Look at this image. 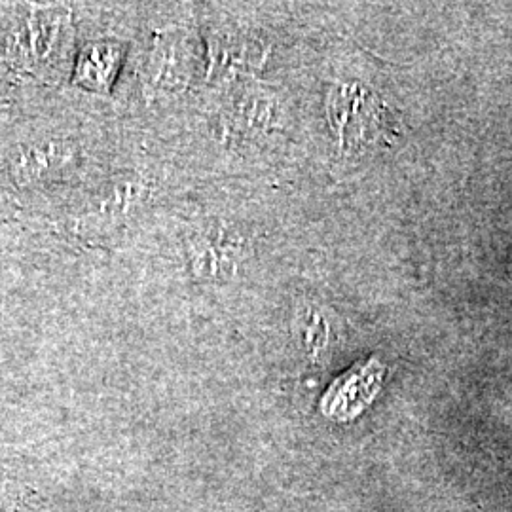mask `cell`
<instances>
[{"mask_svg": "<svg viewBox=\"0 0 512 512\" xmlns=\"http://www.w3.org/2000/svg\"><path fill=\"white\" fill-rule=\"evenodd\" d=\"M73 42L71 12L63 6H29L8 42V54L23 71L50 76L61 71Z\"/></svg>", "mask_w": 512, "mask_h": 512, "instance_id": "6da1fadb", "label": "cell"}, {"mask_svg": "<svg viewBox=\"0 0 512 512\" xmlns=\"http://www.w3.org/2000/svg\"><path fill=\"white\" fill-rule=\"evenodd\" d=\"M198 40L186 27H165L156 33L143 73L148 103L171 99L188 90L198 69Z\"/></svg>", "mask_w": 512, "mask_h": 512, "instance_id": "7a4b0ae2", "label": "cell"}, {"mask_svg": "<svg viewBox=\"0 0 512 512\" xmlns=\"http://www.w3.org/2000/svg\"><path fill=\"white\" fill-rule=\"evenodd\" d=\"M329 124L344 150H359L378 131V103L359 82H340L329 93Z\"/></svg>", "mask_w": 512, "mask_h": 512, "instance_id": "3957f363", "label": "cell"}, {"mask_svg": "<svg viewBox=\"0 0 512 512\" xmlns=\"http://www.w3.org/2000/svg\"><path fill=\"white\" fill-rule=\"evenodd\" d=\"M78 162V152L67 139H37L19 145L8 158V175L18 186L52 181L67 173Z\"/></svg>", "mask_w": 512, "mask_h": 512, "instance_id": "277c9868", "label": "cell"}, {"mask_svg": "<svg viewBox=\"0 0 512 512\" xmlns=\"http://www.w3.org/2000/svg\"><path fill=\"white\" fill-rule=\"evenodd\" d=\"M190 274L203 283H230L241 264L239 239L224 230H200L186 239Z\"/></svg>", "mask_w": 512, "mask_h": 512, "instance_id": "5b68a950", "label": "cell"}, {"mask_svg": "<svg viewBox=\"0 0 512 512\" xmlns=\"http://www.w3.org/2000/svg\"><path fill=\"white\" fill-rule=\"evenodd\" d=\"M384 372V366L376 357L363 365L353 366L348 374L329 387L321 401L323 414L338 421L353 420L359 416L378 395Z\"/></svg>", "mask_w": 512, "mask_h": 512, "instance_id": "8992f818", "label": "cell"}, {"mask_svg": "<svg viewBox=\"0 0 512 512\" xmlns=\"http://www.w3.org/2000/svg\"><path fill=\"white\" fill-rule=\"evenodd\" d=\"M126 59V44L105 38L90 42L74 63L76 86L93 93H109L122 71Z\"/></svg>", "mask_w": 512, "mask_h": 512, "instance_id": "52a82bcc", "label": "cell"}, {"mask_svg": "<svg viewBox=\"0 0 512 512\" xmlns=\"http://www.w3.org/2000/svg\"><path fill=\"white\" fill-rule=\"evenodd\" d=\"M234 124L249 137H268L283 126L281 103L268 92H245L236 103Z\"/></svg>", "mask_w": 512, "mask_h": 512, "instance_id": "ba28073f", "label": "cell"}, {"mask_svg": "<svg viewBox=\"0 0 512 512\" xmlns=\"http://www.w3.org/2000/svg\"><path fill=\"white\" fill-rule=\"evenodd\" d=\"M294 327L300 336L302 348L306 349L310 355H317L319 351L327 348L330 325L325 311L321 308L311 304L298 308L294 317Z\"/></svg>", "mask_w": 512, "mask_h": 512, "instance_id": "9c48e42d", "label": "cell"}]
</instances>
